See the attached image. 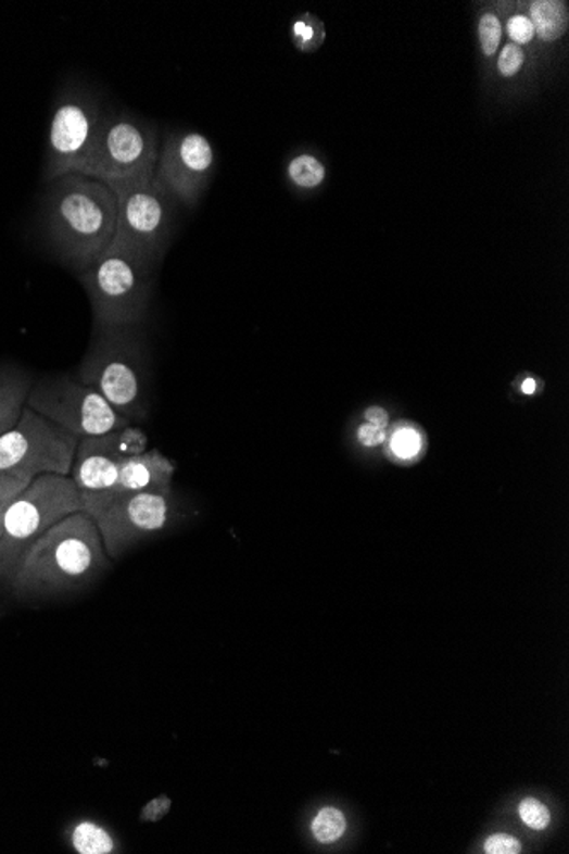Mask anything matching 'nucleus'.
Returning <instances> with one entry per match:
<instances>
[{
    "label": "nucleus",
    "mask_w": 569,
    "mask_h": 854,
    "mask_svg": "<svg viewBox=\"0 0 569 854\" xmlns=\"http://www.w3.org/2000/svg\"><path fill=\"white\" fill-rule=\"evenodd\" d=\"M116 215L110 185L71 173L48 183L41 206L45 241L60 262L83 274L115 239Z\"/></svg>",
    "instance_id": "f257e3e1"
},
{
    "label": "nucleus",
    "mask_w": 569,
    "mask_h": 854,
    "mask_svg": "<svg viewBox=\"0 0 569 854\" xmlns=\"http://www.w3.org/2000/svg\"><path fill=\"white\" fill-rule=\"evenodd\" d=\"M110 568L103 539L91 515H67L23 554L11 587L20 599L53 598L91 586Z\"/></svg>",
    "instance_id": "f03ea898"
},
{
    "label": "nucleus",
    "mask_w": 569,
    "mask_h": 854,
    "mask_svg": "<svg viewBox=\"0 0 569 854\" xmlns=\"http://www.w3.org/2000/svg\"><path fill=\"white\" fill-rule=\"evenodd\" d=\"M76 376L130 424L147 419L149 350L142 326L94 328Z\"/></svg>",
    "instance_id": "7ed1b4c3"
},
{
    "label": "nucleus",
    "mask_w": 569,
    "mask_h": 854,
    "mask_svg": "<svg viewBox=\"0 0 569 854\" xmlns=\"http://www.w3.org/2000/svg\"><path fill=\"white\" fill-rule=\"evenodd\" d=\"M151 258L111 242L101 256L79 274L91 301L94 328L142 326L152 293Z\"/></svg>",
    "instance_id": "20e7f679"
},
{
    "label": "nucleus",
    "mask_w": 569,
    "mask_h": 854,
    "mask_svg": "<svg viewBox=\"0 0 569 854\" xmlns=\"http://www.w3.org/2000/svg\"><path fill=\"white\" fill-rule=\"evenodd\" d=\"M76 512H83V503L71 476H38L21 491L5 511L0 535V587L11 583L23 554L45 530Z\"/></svg>",
    "instance_id": "39448f33"
},
{
    "label": "nucleus",
    "mask_w": 569,
    "mask_h": 854,
    "mask_svg": "<svg viewBox=\"0 0 569 854\" xmlns=\"http://www.w3.org/2000/svg\"><path fill=\"white\" fill-rule=\"evenodd\" d=\"M103 539L108 558L118 560L135 544L161 535L175 520L173 491L96 493L80 497Z\"/></svg>",
    "instance_id": "423d86ee"
},
{
    "label": "nucleus",
    "mask_w": 569,
    "mask_h": 854,
    "mask_svg": "<svg viewBox=\"0 0 569 854\" xmlns=\"http://www.w3.org/2000/svg\"><path fill=\"white\" fill-rule=\"evenodd\" d=\"M79 437L24 406L16 427L0 437V478L29 487L38 476H71Z\"/></svg>",
    "instance_id": "0eeeda50"
},
{
    "label": "nucleus",
    "mask_w": 569,
    "mask_h": 854,
    "mask_svg": "<svg viewBox=\"0 0 569 854\" xmlns=\"http://www.w3.org/2000/svg\"><path fill=\"white\" fill-rule=\"evenodd\" d=\"M104 113L103 99L86 84L71 83L59 92L48 128L43 183L83 171Z\"/></svg>",
    "instance_id": "6e6552de"
},
{
    "label": "nucleus",
    "mask_w": 569,
    "mask_h": 854,
    "mask_svg": "<svg viewBox=\"0 0 569 854\" xmlns=\"http://www.w3.org/2000/svg\"><path fill=\"white\" fill-rule=\"evenodd\" d=\"M159 147L157 128L151 122L128 111H106L80 175L104 183L152 176Z\"/></svg>",
    "instance_id": "1a4fd4ad"
},
{
    "label": "nucleus",
    "mask_w": 569,
    "mask_h": 854,
    "mask_svg": "<svg viewBox=\"0 0 569 854\" xmlns=\"http://www.w3.org/2000/svg\"><path fill=\"white\" fill-rule=\"evenodd\" d=\"M118 202L113 242L151 258L157 265L166 253L175 221V200L152 176L106 183Z\"/></svg>",
    "instance_id": "9d476101"
},
{
    "label": "nucleus",
    "mask_w": 569,
    "mask_h": 854,
    "mask_svg": "<svg viewBox=\"0 0 569 854\" xmlns=\"http://www.w3.org/2000/svg\"><path fill=\"white\" fill-rule=\"evenodd\" d=\"M26 406L79 439L134 425L77 376L47 377L33 384Z\"/></svg>",
    "instance_id": "9b49d317"
},
{
    "label": "nucleus",
    "mask_w": 569,
    "mask_h": 854,
    "mask_svg": "<svg viewBox=\"0 0 569 854\" xmlns=\"http://www.w3.org/2000/svg\"><path fill=\"white\" fill-rule=\"evenodd\" d=\"M215 167L214 147L205 135L175 130L159 147L154 179L175 202L194 206Z\"/></svg>",
    "instance_id": "f8f14e48"
},
{
    "label": "nucleus",
    "mask_w": 569,
    "mask_h": 854,
    "mask_svg": "<svg viewBox=\"0 0 569 854\" xmlns=\"http://www.w3.org/2000/svg\"><path fill=\"white\" fill-rule=\"evenodd\" d=\"M147 443L146 434L135 425L79 439L71 478L80 497L104 493L115 487L123 461L147 451Z\"/></svg>",
    "instance_id": "ddd939ff"
},
{
    "label": "nucleus",
    "mask_w": 569,
    "mask_h": 854,
    "mask_svg": "<svg viewBox=\"0 0 569 854\" xmlns=\"http://www.w3.org/2000/svg\"><path fill=\"white\" fill-rule=\"evenodd\" d=\"M175 464L157 449L143 451L123 461L115 487L104 493H139V491H170Z\"/></svg>",
    "instance_id": "4468645a"
},
{
    "label": "nucleus",
    "mask_w": 569,
    "mask_h": 854,
    "mask_svg": "<svg viewBox=\"0 0 569 854\" xmlns=\"http://www.w3.org/2000/svg\"><path fill=\"white\" fill-rule=\"evenodd\" d=\"M534 24L541 60L559 55L565 48L569 29V5L565 0H532L527 2Z\"/></svg>",
    "instance_id": "2eb2a0df"
},
{
    "label": "nucleus",
    "mask_w": 569,
    "mask_h": 854,
    "mask_svg": "<svg viewBox=\"0 0 569 854\" xmlns=\"http://www.w3.org/2000/svg\"><path fill=\"white\" fill-rule=\"evenodd\" d=\"M538 67L534 56L529 55L523 48L505 41L494 62L491 88H500L503 95H517L520 89L532 84Z\"/></svg>",
    "instance_id": "dca6fc26"
},
{
    "label": "nucleus",
    "mask_w": 569,
    "mask_h": 854,
    "mask_svg": "<svg viewBox=\"0 0 569 854\" xmlns=\"http://www.w3.org/2000/svg\"><path fill=\"white\" fill-rule=\"evenodd\" d=\"M33 388L31 376L16 365H0V437L16 427Z\"/></svg>",
    "instance_id": "f3484780"
},
{
    "label": "nucleus",
    "mask_w": 569,
    "mask_h": 854,
    "mask_svg": "<svg viewBox=\"0 0 569 854\" xmlns=\"http://www.w3.org/2000/svg\"><path fill=\"white\" fill-rule=\"evenodd\" d=\"M476 35H478V53L481 60L482 76L490 83L493 76L494 62L505 43L502 14L496 4L482 5L476 17Z\"/></svg>",
    "instance_id": "a211bd4d"
},
{
    "label": "nucleus",
    "mask_w": 569,
    "mask_h": 854,
    "mask_svg": "<svg viewBox=\"0 0 569 854\" xmlns=\"http://www.w3.org/2000/svg\"><path fill=\"white\" fill-rule=\"evenodd\" d=\"M496 8L502 14L505 41L523 48L541 65L538 38H535L534 24L530 20L527 2H498Z\"/></svg>",
    "instance_id": "6ab92c4d"
},
{
    "label": "nucleus",
    "mask_w": 569,
    "mask_h": 854,
    "mask_svg": "<svg viewBox=\"0 0 569 854\" xmlns=\"http://www.w3.org/2000/svg\"><path fill=\"white\" fill-rule=\"evenodd\" d=\"M68 844L79 854L116 853L115 836L94 820H79L68 829Z\"/></svg>",
    "instance_id": "aec40b11"
},
{
    "label": "nucleus",
    "mask_w": 569,
    "mask_h": 854,
    "mask_svg": "<svg viewBox=\"0 0 569 854\" xmlns=\"http://www.w3.org/2000/svg\"><path fill=\"white\" fill-rule=\"evenodd\" d=\"M284 175L295 190L314 191L326 181L328 169L317 155L299 152L289 159V163L284 166Z\"/></svg>",
    "instance_id": "412c9836"
},
{
    "label": "nucleus",
    "mask_w": 569,
    "mask_h": 854,
    "mask_svg": "<svg viewBox=\"0 0 569 854\" xmlns=\"http://www.w3.org/2000/svg\"><path fill=\"white\" fill-rule=\"evenodd\" d=\"M290 36L296 50L305 53L316 52L326 40L325 24L313 14L305 12L293 20Z\"/></svg>",
    "instance_id": "4be33fe9"
},
{
    "label": "nucleus",
    "mask_w": 569,
    "mask_h": 854,
    "mask_svg": "<svg viewBox=\"0 0 569 854\" xmlns=\"http://www.w3.org/2000/svg\"><path fill=\"white\" fill-rule=\"evenodd\" d=\"M346 831V819L338 808L326 807L313 820V834L320 844H331Z\"/></svg>",
    "instance_id": "5701e85b"
},
{
    "label": "nucleus",
    "mask_w": 569,
    "mask_h": 854,
    "mask_svg": "<svg viewBox=\"0 0 569 854\" xmlns=\"http://www.w3.org/2000/svg\"><path fill=\"white\" fill-rule=\"evenodd\" d=\"M389 445L397 460H415L423 449V436L416 428L401 427L392 434Z\"/></svg>",
    "instance_id": "b1692460"
},
{
    "label": "nucleus",
    "mask_w": 569,
    "mask_h": 854,
    "mask_svg": "<svg viewBox=\"0 0 569 854\" xmlns=\"http://www.w3.org/2000/svg\"><path fill=\"white\" fill-rule=\"evenodd\" d=\"M518 814L522 817L523 822L530 829H535V831H544L551 822L549 808L544 803L539 802L538 799H532V796L522 800L520 807H518Z\"/></svg>",
    "instance_id": "393cba45"
},
{
    "label": "nucleus",
    "mask_w": 569,
    "mask_h": 854,
    "mask_svg": "<svg viewBox=\"0 0 569 854\" xmlns=\"http://www.w3.org/2000/svg\"><path fill=\"white\" fill-rule=\"evenodd\" d=\"M170 805H173V802H170L169 796H155L151 802H147L146 805H143L142 811H140L139 819L147 824L159 822V820H163L164 817L169 814Z\"/></svg>",
    "instance_id": "a878e982"
},
{
    "label": "nucleus",
    "mask_w": 569,
    "mask_h": 854,
    "mask_svg": "<svg viewBox=\"0 0 569 854\" xmlns=\"http://www.w3.org/2000/svg\"><path fill=\"white\" fill-rule=\"evenodd\" d=\"M484 851L488 854H518L522 851V844L514 836L494 834L488 838Z\"/></svg>",
    "instance_id": "bb28decb"
},
{
    "label": "nucleus",
    "mask_w": 569,
    "mask_h": 854,
    "mask_svg": "<svg viewBox=\"0 0 569 854\" xmlns=\"http://www.w3.org/2000/svg\"><path fill=\"white\" fill-rule=\"evenodd\" d=\"M21 482L14 479L0 478V535H2V526H4V515L8 506L11 505L12 500L16 499L21 491L26 490Z\"/></svg>",
    "instance_id": "cd10ccee"
},
{
    "label": "nucleus",
    "mask_w": 569,
    "mask_h": 854,
    "mask_svg": "<svg viewBox=\"0 0 569 854\" xmlns=\"http://www.w3.org/2000/svg\"><path fill=\"white\" fill-rule=\"evenodd\" d=\"M358 440L367 448H376V445L385 442V428L370 424L362 425L358 428Z\"/></svg>",
    "instance_id": "c85d7f7f"
},
{
    "label": "nucleus",
    "mask_w": 569,
    "mask_h": 854,
    "mask_svg": "<svg viewBox=\"0 0 569 854\" xmlns=\"http://www.w3.org/2000/svg\"><path fill=\"white\" fill-rule=\"evenodd\" d=\"M365 418H367V424L376 425V427L388 428V412L382 410V407H370V410H367V413H365Z\"/></svg>",
    "instance_id": "c756f323"
},
{
    "label": "nucleus",
    "mask_w": 569,
    "mask_h": 854,
    "mask_svg": "<svg viewBox=\"0 0 569 854\" xmlns=\"http://www.w3.org/2000/svg\"><path fill=\"white\" fill-rule=\"evenodd\" d=\"M520 389H522L523 394H534L535 389H538V382L532 377H529V379L523 380Z\"/></svg>",
    "instance_id": "7c9ffc66"
}]
</instances>
